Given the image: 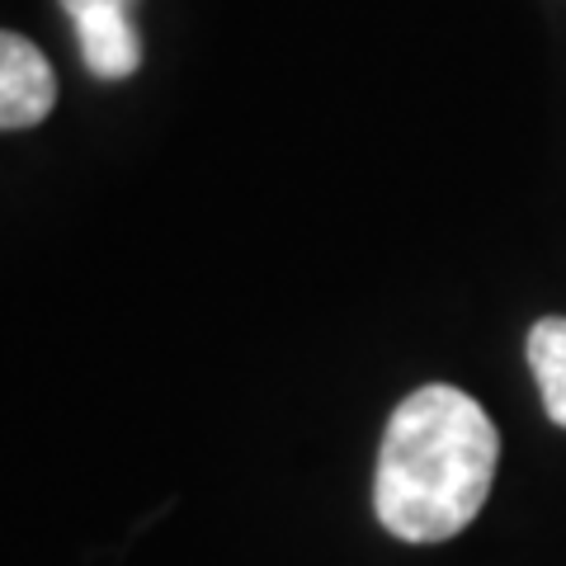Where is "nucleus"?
<instances>
[{"instance_id":"1","label":"nucleus","mask_w":566,"mask_h":566,"mask_svg":"<svg viewBox=\"0 0 566 566\" xmlns=\"http://www.w3.org/2000/svg\"><path fill=\"white\" fill-rule=\"evenodd\" d=\"M495 463L501 434L463 387H416L387 420L378 449V524L401 543H444L463 534L482 515Z\"/></svg>"},{"instance_id":"2","label":"nucleus","mask_w":566,"mask_h":566,"mask_svg":"<svg viewBox=\"0 0 566 566\" xmlns=\"http://www.w3.org/2000/svg\"><path fill=\"white\" fill-rule=\"evenodd\" d=\"M57 104V76L39 43L0 29V133L39 128Z\"/></svg>"},{"instance_id":"3","label":"nucleus","mask_w":566,"mask_h":566,"mask_svg":"<svg viewBox=\"0 0 566 566\" xmlns=\"http://www.w3.org/2000/svg\"><path fill=\"white\" fill-rule=\"evenodd\" d=\"M71 24H76V43H81L85 66H91L99 81H123L137 71L142 39H137V24L128 10H91Z\"/></svg>"},{"instance_id":"4","label":"nucleus","mask_w":566,"mask_h":566,"mask_svg":"<svg viewBox=\"0 0 566 566\" xmlns=\"http://www.w3.org/2000/svg\"><path fill=\"white\" fill-rule=\"evenodd\" d=\"M528 368H534L547 416L566 430V316H543L528 331Z\"/></svg>"},{"instance_id":"5","label":"nucleus","mask_w":566,"mask_h":566,"mask_svg":"<svg viewBox=\"0 0 566 566\" xmlns=\"http://www.w3.org/2000/svg\"><path fill=\"white\" fill-rule=\"evenodd\" d=\"M62 10L71 20H81V14H91V10H133V0H62Z\"/></svg>"}]
</instances>
